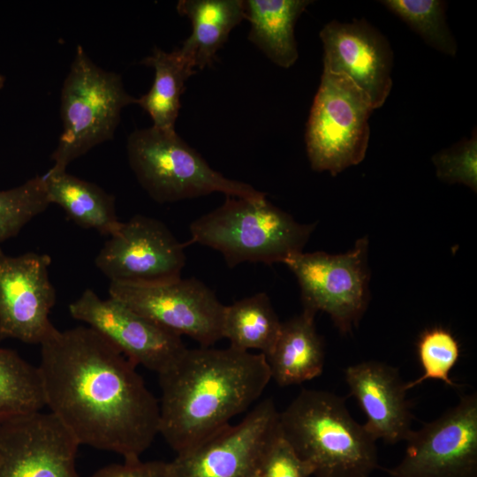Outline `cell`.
Segmentation results:
<instances>
[{"label": "cell", "instance_id": "obj_1", "mask_svg": "<svg viewBox=\"0 0 477 477\" xmlns=\"http://www.w3.org/2000/svg\"><path fill=\"white\" fill-rule=\"evenodd\" d=\"M45 406L78 443L140 459L159 435V402L136 365L88 326L41 344Z\"/></svg>", "mask_w": 477, "mask_h": 477}, {"label": "cell", "instance_id": "obj_2", "mask_svg": "<svg viewBox=\"0 0 477 477\" xmlns=\"http://www.w3.org/2000/svg\"><path fill=\"white\" fill-rule=\"evenodd\" d=\"M270 380L262 353L186 348L158 374L159 434L176 454L186 450L246 412Z\"/></svg>", "mask_w": 477, "mask_h": 477}, {"label": "cell", "instance_id": "obj_3", "mask_svg": "<svg viewBox=\"0 0 477 477\" xmlns=\"http://www.w3.org/2000/svg\"><path fill=\"white\" fill-rule=\"evenodd\" d=\"M279 424L315 477H369L378 466L375 440L336 394L302 390L279 412Z\"/></svg>", "mask_w": 477, "mask_h": 477}, {"label": "cell", "instance_id": "obj_4", "mask_svg": "<svg viewBox=\"0 0 477 477\" xmlns=\"http://www.w3.org/2000/svg\"><path fill=\"white\" fill-rule=\"evenodd\" d=\"M316 223H301L266 197L226 196L189 226L192 241L218 251L229 267L243 262L284 263L303 248Z\"/></svg>", "mask_w": 477, "mask_h": 477}, {"label": "cell", "instance_id": "obj_5", "mask_svg": "<svg viewBox=\"0 0 477 477\" xmlns=\"http://www.w3.org/2000/svg\"><path fill=\"white\" fill-rule=\"evenodd\" d=\"M131 169L148 195L158 203L222 193L226 196L262 199L254 186L224 177L176 131L154 127L136 130L127 140Z\"/></svg>", "mask_w": 477, "mask_h": 477}, {"label": "cell", "instance_id": "obj_6", "mask_svg": "<svg viewBox=\"0 0 477 477\" xmlns=\"http://www.w3.org/2000/svg\"><path fill=\"white\" fill-rule=\"evenodd\" d=\"M136 102L120 75L100 68L79 45L61 90L63 132L50 170H66L72 161L111 140L121 110Z\"/></svg>", "mask_w": 477, "mask_h": 477}, {"label": "cell", "instance_id": "obj_7", "mask_svg": "<svg viewBox=\"0 0 477 477\" xmlns=\"http://www.w3.org/2000/svg\"><path fill=\"white\" fill-rule=\"evenodd\" d=\"M373 110L367 95L349 78L323 71L305 133L311 168L336 176L361 163Z\"/></svg>", "mask_w": 477, "mask_h": 477}, {"label": "cell", "instance_id": "obj_8", "mask_svg": "<svg viewBox=\"0 0 477 477\" xmlns=\"http://www.w3.org/2000/svg\"><path fill=\"white\" fill-rule=\"evenodd\" d=\"M368 238L344 254L322 251L294 254L284 264L297 278L303 308L327 313L344 334L351 332L369 301Z\"/></svg>", "mask_w": 477, "mask_h": 477}, {"label": "cell", "instance_id": "obj_9", "mask_svg": "<svg viewBox=\"0 0 477 477\" xmlns=\"http://www.w3.org/2000/svg\"><path fill=\"white\" fill-rule=\"evenodd\" d=\"M281 434L271 398L257 404L237 424H228L168 462L171 477H254L258 465Z\"/></svg>", "mask_w": 477, "mask_h": 477}, {"label": "cell", "instance_id": "obj_10", "mask_svg": "<svg viewBox=\"0 0 477 477\" xmlns=\"http://www.w3.org/2000/svg\"><path fill=\"white\" fill-rule=\"evenodd\" d=\"M109 294L167 331L187 336L201 346H211L223 338L225 306L196 278L180 277L155 285L110 283Z\"/></svg>", "mask_w": 477, "mask_h": 477}, {"label": "cell", "instance_id": "obj_11", "mask_svg": "<svg viewBox=\"0 0 477 477\" xmlns=\"http://www.w3.org/2000/svg\"><path fill=\"white\" fill-rule=\"evenodd\" d=\"M110 283L155 285L181 277L185 246L161 221L136 215L123 223L95 259Z\"/></svg>", "mask_w": 477, "mask_h": 477}, {"label": "cell", "instance_id": "obj_12", "mask_svg": "<svg viewBox=\"0 0 477 477\" xmlns=\"http://www.w3.org/2000/svg\"><path fill=\"white\" fill-rule=\"evenodd\" d=\"M391 477H477V396L465 395L436 420L410 433Z\"/></svg>", "mask_w": 477, "mask_h": 477}, {"label": "cell", "instance_id": "obj_13", "mask_svg": "<svg viewBox=\"0 0 477 477\" xmlns=\"http://www.w3.org/2000/svg\"><path fill=\"white\" fill-rule=\"evenodd\" d=\"M68 308L72 318L101 334L134 365L157 375L186 349L181 337L110 297L102 299L91 289H86Z\"/></svg>", "mask_w": 477, "mask_h": 477}, {"label": "cell", "instance_id": "obj_14", "mask_svg": "<svg viewBox=\"0 0 477 477\" xmlns=\"http://www.w3.org/2000/svg\"><path fill=\"white\" fill-rule=\"evenodd\" d=\"M50 264L46 254L9 256L0 248V340L40 345L57 329L49 320L56 303Z\"/></svg>", "mask_w": 477, "mask_h": 477}, {"label": "cell", "instance_id": "obj_15", "mask_svg": "<svg viewBox=\"0 0 477 477\" xmlns=\"http://www.w3.org/2000/svg\"><path fill=\"white\" fill-rule=\"evenodd\" d=\"M78 442L51 413L0 423V477H79Z\"/></svg>", "mask_w": 477, "mask_h": 477}, {"label": "cell", "instance_id": "obj_16", "mask_svg": "<svg viewBox=\"0 0 477 477\" xmlns=\"http://www.w3.org/2000/svg\"><path fill=\"white\" fill-rule=\"evenodd\" d=\"M323 71L349 78L369 97L374 110L391 87L393 53L387 38L366 19L332 20L320 32Z\"/></svg>", "mask_w": 477, "mask_h": 477}, {"label": "cell", "instance_id": "obj_17", "mask_svg": "<svg viewBox=\"0 0 477 477\" xmlns=\"http://www.w3.org/2000/svg\"><path fill=\"white\" fill-rule=\"evenodd\" d=\"M344 375L366 415L363 427L370 436L390 444L405 441L412 432L413 414L398 369L369 360L348 367Z\"/></svg>", "mask_w": 477, "mask_h": 477}, {"label": "cell", "instance_id": "obj_18", "mask_svg": "<svg viewBox=\"0 0 477 477\" xmlns=\"http://www.w3.org/2000/svg\"><path fill=\"white\" fill-rule=\"evenodd\" d=\"M315 313L307 309L282 322L277 339L265 355L270 377L279 386L300 384L319 376L325 352L314 323Z\"/></svg>", "mask_w": 477, "mask_h": 477}, {"label": "cell", "instance_id": "obj_19", "mask_svg": "<svg viewBox=\"0 0 477 477\" xmlns=\"http://www.w3.org/2000/svg\"><path fill=\"white\" fill-rule=\"evenodd\" d=\"M309 0H246L245 19L250 23L248 40L270 61L289 68L299 57L294 35L296 21Z\"/></svg>", "mask_w": 477, "mask_h": 477}, {"label": "cell", "instance_id": "obj_20", "mask_svg": "<svg viewBox=\"0 0 477 477\" xmlns=\"http://www.w3.org/2000/svg\"><path fill=\"white\" fill-rule=\"evenodd\" d=\"M177 11L192 24L179 49L201 70L212 64L231 30L245 19L242 0H180Z\"/></svg>", "mask_w": 477, "mask_h": 477}, {"label": "cell", "instance_id": "obj_21", "mask_svg": "<svg viewBox=\"0 0 477 477\" xmlns=\"http://www.w3.org/2000/svg\"><path fill=\"white\" fill-rule=\"evenodd\" d=\"M49 203L60 206L76 224L111 236L120 228L115 197L97 185L66 170H49L42 175Z\"/></svg>", "mask_w": 477, "mask_h": 477}, {"label": "cell", "instance_id": "obj_22", "mask_svg": "<svg viewBox=\"0 0 477 477\" xmlns=\"http://www.w3.org/2000/svg\"><path fill=\"white\" fill-rule=\"evenodd\" d=\"M141 64L154 69L155 79L149 91L136 103L148 113L154 127L175 131L180 97L186 81L196 72L194 64L179 49L166 52L158 48Z\"/></svg>", "mask_w": 477, "mask_h": 477}, {"label": "cell", "instance_id": "obj_23", "mask_svg": "<svg viewBox=\"0 0 477 477\" xmlns=\"http://www.w3.org/2000/svg\"><path fill=\"white\" fill-rule=\"evenodd\" d=\"M281 324L268 295L259 292L225 306L222 337L233 348L257 350L265 356L273 348Z\"/></svg>", "mask_w": 477, "mask_h": 477}, {"label": "cell", "instance_id": "obj_24", "mask_svg": "<svg viewBox=\"0 0 477 477\" xmlns=\"http://www.w3.org/2000/svg\"><path fill=\"white\" fill-rule=\"evenodd\" d=\"M45 398L38 367L0 347V423L40 412Z\"/></svg>", "mask_w": 477, "mask_h": 477}, {"label": "cell", "instance_id": "obj_25", "mask_svg": "<svg viewBox=\"0 0 477 477\" xmlns=\"http://www.w3.org/2000/svg\"><path fill=\"white\" fill-rule=\"evenodd\" d=\"M388 10L399 17L436 50L455 56L458 46L446 22V3L440 0H383Z\"/></svg>", "mask_w": 477, "mask_h": 477}, {"label": "cell", "instance_id": "obj_26", "mask_svg": "<svg viewBox=\"0 0 477 477\" xmlns=\"http://www.w3.org/2000/svg\"><path fill=\"white\" fill-rule=\"evenodd\" d=\"M42 176L17 187L0 191V243L16 236L49 205Z\"/></svg>", "mask_w": 477, "mask_h": 477}, {"label": "cell", "instance_id": "obj_27", "mask_svg": "<svg viewBox=\"0 0 477 477\" xmlns=\"http://www.w3.org/2000/svg\"><path fill=\"white\" fill-rule=\"evenodd\" d=\"M417 349L423 373L418 379L405 383L406 390L428 379L440 380L450 387L457 386L449 375L458 360L460 349L450 331L442 328L424 331Z\"/></svg>", "mask_w": 477, "mask_h": 477}, {"label": "cell", "instance_id": "obj_28", "mask_svg": "<svg viewBox=\"0 0 477 477\" xmlns=\"http://www.w3.org/2000/svg\"><path fill=\"white\" fill-rule=\"evenodd\" d=\"M437 178L449 184H463L473 191L477 189L476 131L469 139L463 138L450 148L432 156Z\"/></svg>", "mask_w": 477, "mask_h": 477}, {"label": "cell", "instance_id": "obj_29", "mask_svg": "<svg viewBox=\"0 0 477 477\" xmlns=\"http://www.w3.org/2000/svg\"><path fill=\"white\" fill-rule=\"evenodd\" d=\"M313 470L280 434L263 454L254 477H310Z\"/></svg>", "mask_w": 477, "mask_h": 477}, {"label": "cell", "instance_id": "obj_30", "mask_svg": "<svg viewBox=\"0 0 477 477\" xmlns=\"http://www.w3.org/2000/svg\"><path fill=\"white\" fill-rule=\"evenodd\" d=\"M90 477H171L169 463L140 459L124 460L123 463L105 466Z\"/></svg>", "mask_w": 477, "mask_h": 477}, {"label": "cell", "instance_id": "obj_31", "mask_svg": "<svg viewBox=\"0 0 477 477\" xmlns=\"http://www.w3.org/2000/svg\"><path fill=\"white\" fill-rule=\"evenodd\" d=\"M4 79L3 76L0 75V88L4 86Z\"/></svg>", "mask_w": 477, "mask_h": 477}]
</instances>
